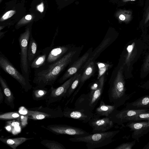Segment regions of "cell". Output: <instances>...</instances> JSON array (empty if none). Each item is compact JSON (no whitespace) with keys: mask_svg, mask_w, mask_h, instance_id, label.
I'll list each match as a JSON object with an SVG mask.
<instances>
[{"mask_svg":"<svg viewBox=\"0 0 149 149\" xmlns=\"http://www.w3.org/2000/svg\"><path fill=\"white\" fill-rule=\"evenodd\" d=\"M76 53L75 51L69 52L58 61L34 69L33 82L36 87L44 88L47 86H53L60 74L71 62Z\"/></svg>","mask_w":149,"mask_h":149,"instance_id":"1","label":"cell"},{"mask_svg":"<svg viewBox=\"0 0 149 149\" xmlns=\"http://www.w3.org/2000/svg\"><path fill=\"white\" fill-rule=\"evenodd\" d=\"M119 130L92 133L81 137L70 138L69 140L73 142H81L86 143L88 149H93L102 147L113 142L114 137L119 132Z\"/></svg>","mask_w":149,"mask_h":149,"instance_id":"2","label":"cell"},{"mask_svg":"<svg viewBox=\"0 0 149 149\" xmlns=\"http://www.w3.org/2000/svg\"><path fill=\"white\" fill-rule=\"evenodd\" d=\"M108 94L110 102L118 108L130 98L132 94H126L124 82L120 72H118L113 81L110 83Z\"/></svg>","mask_w":149,"mask_h":149,"instance_id":"3","label":"cell"},{"mask_svg":"<svg viewBox=\"0 0 149 149\" xmlns=\"http://www.w3.org/2000/svg\"><path fill=\"white\" fill-rule=\"evenodd\" d=\"M31 34L30 30L27 28L24 32L20 35L18 38L20 49V67L22 73L29 81L31 69L28 64V51L29 40Z\"/></svg>","mask_w":149,"mask_h":149,"instance_id":"4","label":"cell"},{"mask_svg":"<svg viewBox=\"0 0 149 149\" xmlns=\"http://www.w3.org/2000/svg\"><path fill=\"white\" fill-rule=\"evenodd\" d=\"M0 66L6 73L17 81L26 92L32 88V86L24 75L20 73L7 58L0 52Z\"/></svg>","mask_w":149,"mask_h":149,"instance_id":"5","label":"cell"},{"mask_svg":"<svg viewBox=\"0 0 149 149\" xmlns=\"http://www.w3.org/2000/svg\"><path fill=\"white\" fill-rule=\"evenodd\" d=\"M26 115L29 118L34 120L55 118L63 116V111L60 106L54 108L42 107L33 108L31 110L28 109Z\"/></svg>","mask_w":149,"mask_h":149,"instance_id":"6","label":"cell"},{"mask_svg":"<svg viewBox=\"0 0 149 149\" xmlns=\"http://www.w3.org/2000/svg\"><path fill=\"white\" fill-rule=\"evenodd\" d=\"M78 74L76 73L65 81L61 86L55 88L51 86L49 89V94L46 99L47 104L60 101L63 97L66 98V95L69 87L76 78Z\"/></svg>","mask_w":149,"mask_h":149,"instance_id":"7","label":"cell"},{"mask_svg":"<svg viewBox=\"0 0 149 149\" xmlns=\"http://www.w3.org/2000/svg\"><path fill=\"white\" fill-rule=\"evenodd\" d=\"M42 127L56 135L64 134L78 137L89 134L81 128L66 125L53 124Z\"/></svg>","mask_w":149,"mask_h":149,"instance_id":"8","label":"cell"},{"mask_svg":"<svg viewBox=\"0 0 149 149\" xmlns=\"http://www.w3.org/2000/svg\"><path fill=\"white\" fill-rule=\"evenodd\" d=\"M149 111V109H124L121 110H115L109 117L114 123L123 125L128 122L129 119L136 115Z\"/></svg>","mask_w":149,"mask_h":149,"instance_id":"9","label":"cell"},{"mask_svg":"<svg viewBox=\"0 0 149 149\" xmlns=\"http://www.w3.org/2000/svg\"><path fill=\"white\" fill-rule=\"evenodd\" d=\"M63 113L64 117L78 120L84 123H88L94 114L89 110L71 108L68 107L64 108Z\"/></svg>","mask_w":149,"mask_h":149,"instance_id":"10","label":"cell"},{"mask_svg":"<svg viewBox=\"0 0 149 149\" xmlns=\"http://www.w3.org/2000/svg\"><path fill=\"white\" fill-rule=\"evenodd\" d=\"M88 123L93 128L92 133L106 132L113 127L114 123L109 117L100 118L94 115Z\"/></svg>","mask_w":149,"mask_h":149,"instance_id":"11","label":"cell"},{"mask_svg":"<svg viewBox=\"0 0 149 149\" xmlns=\"http://www.w3.org/2000/svg\"><path fill=\"white\" fill-rule=\"evenodd\" d=\"M125 126L132 131V138L139 141V139L149 132V120L148 121H131L128 122Z\"/></svg>","mask_w":149,"mask_h":149,"instance_id":"12","label":"cell"},{"mask_svg":"<svg viewBox=\"0 0 149 149\" xmlns=\"http://www.w3.org/2000/svg\"><path fill=\"white\" fill-rule=\"evenodd\" d=\"M89 53H86L83 55L69 67L58 80L59 83H62L77 73V72L88 59Z\"/></svg>","mask_w":149,"mask_h":149,"instance_id":"13","label":"cell"},{"mask_svg":"<svg viewBox=\"0 0 149 149\" xmlns=\"http://www.w3.org/2000/svg\"><path fill=\"white\" fill-rule=\"evenodd\" d=\"M96 89L91 94L90 100V110L93 112L102 95L104 84V77L103 75L99 79Z\"/></svg>","mask_w":149,"mask_h":149,"instance_id":"14","label":"cell"},{"mask_svg":"<svg viewBox=\"0 0 149 149\" xmlns=\"http://www.w3.org/2000/svg\"><path fill=\"white\" fill-rule=\"evenodd\" d=\"M53 47L50 46L38 50L31 63L30 68L35 69L44 65L46 63L48 54Z\"/></svg>","mask_w":149,"mask_h":149,"instance_id":"15","label":"cell"},{"mask_svg":"<svg viewBox=\"0 0 149 149\" xmlns=\"http://www.w3.org/2000/svg\"><path fill=\"white\" fill-rule=\"evenodd\" d=\"M69 49L66 46H53L48 54L46 64L52 63L59 60L67 53Z\"/></svg>","mask_w":149,"mask_h":149,"instance_id":"16","label":"cell"},{"mask_svg":"<svg viewBox=\"0 0 149 149\" xmlns=\"http://www.w3.org/2000/svg\"><path fill=\"white\" fill-rule=\"evenodd\" d=\"M117 108L113 105H111L106 104L102 99L100 101L99 106L96 109L94 115L98 117L104 116L109 117L111 114Z\"/></svg>","mask_w":149,"mask_h":149,"instance_id":"17","label":"cell"},{"mask_svg":"<svg viewBox=\"0 0 149 149\" xmlns=\"http://www.w3.org/2000/svg\"><path fill=\"white\" fill-rule=\"evenodd\" d=\"M0 84L1 87L4 94L5 102L12 109H14L15 107L14 101L15 97L10 90L6 80L1 75H0Z\"/></svg>","mask_w":149,"mask_h":149,"instance_id":"18","label":"cell"},{"mask_svg":"<svg viewBox=\"0 0 149 149\" xmlns=\"http://www.w3.org/2000/svg\"><path fill=\"white\" fill-rule=\"evenodd\" d=\"M125 108L134 109H149V95L143 96L133 102L127 103Z\"/></svg>","mask_w":149,"mask_h":149,"instance_id":"19","label":"cell"},{"mask_svg":"<svg viewBox=\"0 0 149 149\" xmlns=\"http://www.w3.org/2000/svg\"><path fill=\"white\" fill-rule=\"evenodd\" d=\"M91 94L90 92L81 95L77 99L74 104V108L90 110V103Z\"/></svg>","mask_w":149,"mask_h":149,"instance_id":"20","label":"cell"},{"mask_svg":"<svg viewBox=\"0 0 149 149\" xmlns=\"http://www.w3.org/2000/svg\"><path fill=\"white\" fill-rule=\"evenodd\" d=\"M38 45L36 40L31 34L29 40L28 51V60L29 67L34 58L38 50Z\"/></svg>","mask_w":149,"mask_h":149,"instance_id":"21","label":"cell"},{"mask_svg":"<svg viewBox=\"0 0 149 149\" xmlns=\"http://www.w3.org/2000/svg\"><path fill=\"white\" fill-rule=\"evenodd\" d=\"M33 139L24 137L10 139L0 138V140L13 149H16L19 146L26 141Z\"/></svg>","mask_w":149,"mask_h":149,"instance_id":"22","label":"cell"},{"mask_svg":"<svg viewBox=\"0 0 149 149\" xmlns=\"http://www.w3.org/2000/svg\"><path fill=\"white\" fill-rule=\"evenodd\" d=\"M32 97L33 99L36 100H39L46 99L49 93V90L47 88H38L35 87L33 88Z\"/></svg>","mask_w":149,"mask_h":149,"instance_id":"23","label":"cell"},{"mask_svg":"<svg viewBox=\"0 0 149 149\" xmlns=\"http://www.w3.org/2000/svg\"><path fill=\"white\" fill-rule=\"evenodd\" d=\"M111 39L109 37L104 39L99 46L93 52L92 55L89 58L87 63H88L90 61L96 58L100 53L108 46L110 43Z\"/></svg>","mask_w":149,"mask_h":149,"instance_id":"24","label":"cell"},{"mask_svg":"<svg viewBox=\"0 0 149 149\" xmlns=\"http://www.w3.org/2000/svg\"><path fill=\"white\" fill-rule=\"evenodd\" d=\"M40 143L48 149H65V148L62 144L54 141L44 139Z\"/></svg>","mask_w":149,"mask_h":149,"instance_id":"25","label":"cell"},{"mask_svg":"<svg viewBox=\"0 0 149 149\" xmlns=\"http://www.w3.org/2000/svg\"><path fill=\"white\" fill-rule=\"evenodd\" d=\"M81 74H78L69 87L66 95V97L69 98L73 93L80 82Z\"/></svg>","mask_w":149,"mask_h":149,"instance_id":"26","label":"cell"},{"mask_svg":"<svg viewBox=\"0 0 149 149\" xmlns=\"http://www.w3.org/2000/svg\"><path fill=\"white\" fill-rule=\"evenodd\" d=\"M21 115L18 111L8 112L1 114L0 119L5 120L19 119Z\"/></svg>","mask_w":149,"mask_h":149,"instance_id":"27","label":"cell"},{"mask_svg":"<svg viewBox=\"0 0 149 149\" xmlns=\"http://www.w3.org/2000/svg\"><path fill=\"white\" fill-rule=\"evenodd\" d=\"M148 120H149V111L139 113L130 118L128 119V122Z\"/></svg>","mask_w":149,"mask_h":149,"instance_id":"28","label":"cell"},{"mask_svg":"<svg viewBox=\"0 0 149 149\" xmlns=\"http://www.w3.org/2000/svg\"><path fill=\"white\" fill-rule=\"evenodd\" d=\"M97 64L99 70L97 79H99L104 75L106 71L110 67V65L107 63L100 62H97Z\"/></svg>","mask_w":149,"mask_h":149,"instance_id":"29","label":"cell"},{"mask_svg":"<svg viewBox=\"0 0 149 149\" xmlns=\"http://www.w3.org/2000/svg\"><path fill=\"white\" fill-rule=\"evenodd\" d=\"M135 140L134 141L123 143L114 148L115 149H132L136 143Z\"/></svg>","mask_w":149,"mask_h":149,"instance_id":"30","label":"cell"},{"mask_svg":"<svg viewBox=\"0 0 149 149\" xmlns=\"http://www.w3.org/2000/svg\"><path fill=\"white\" fill-rule=\"evenodd\" d=\"M28 117L27 115H21L19 119L21 121V125L23 127L25 126L27 124Z\"/></svg>","mask_w":149,"mask_h":149,"instance_id":"31","label":"cell"},{"mask_svg":"<svg viewBox=\"0 0 149 149\" xmlns=\"http://www.w3.org/2000/svg\"><path fill=\"white\" fill-rule=\"evenodd\" d=\"M15 13V11L13 10H10L7 12L2 17L4 20L7 19L12 17Z\"/></svg>","mask_w":149,"mask_h":149,"instance_id":"32","label":"cell"},{"mask_svg":"<svg viewBox=\"0 0 149 149\" xmlns=\"http://www.w3.org/2000/svg\"><path fill=\"white\" fill-rule=\"evenodd\" d=\"M7 124L11 126L12 128L20 126V123L19 122L17 121H8L7 122Z\"/></svg>","mask_w":149,"mask_h":149,"instance_id":"33","label":"cell"},{"mask_svg":"<svg viewBox=\"0 0 149 149\" xmlns=\"http://www.w3.org/2000/svg\"><path fill=\"white\" fill-rule=\"evenodd\" d=\"M19 113L22 115H26L28 112V109L23 106L20 107L18 111Z\"/></svg>","mask_w":149,"mask_h":149,"instance_id":"34","label":"cell"},{"mask_svg":"<svg viewBox=\"0 0 149 149\" xmlns=\"http://www.w3.org/2000/svg\"><path fill=\"white\" fill-rule=\"evenodd\" d=\"M21 130V129L20 126H17L13 127L11 132L14 134H16L20 132Z\"/></svg>","mask_w":149,"mask_h":149,"instance_id":"35","label":"cell"},{"mask_svg":"<svg viewBox=\"0 0 149 149\" xmlns=\"http://www.w3.org/2000/svg\"><path fill=\"white\" fill-rule=\"evenodd\" d=\"M3 92L1 87L0 88V104L1 103L3 100L4 98Z\"/></svg>","mask_w":149,"mask_h":149,"instance_id":"36","label":"cell"},{"mask_svg":"<svg viewBox=\"0 0 149 149\" xmlns=\"http://www.w3.org/2000/svg\"><path fill=\"white\" fill-rule=\"evenodd\" d=\"M38 9L41 12H43L44 10V4L42 3L40 4L37 7Z\"/></svg>","mask_w":149,"mask_h":149,"instance_id":"37","label":"cell"},{"mask_svg":"<svg viewBox=\"0 0 149 149\" xmlns=\"http://www.w3.org/2000/svg\"><path fill=\"white\" fill-rule=\"evenodd\" d=\"M5 128L7 131H8L9 132H11L13 128L11 126L8 125Z\"/></svg>","mask_w":149,"mask_h":149,"instance_id":"38","label":"cell"},{"mask_svg":"<svg viewBox=\"0 0 149 149\" xmlns=\"http://www.w3.org/2000/svg\"><path fill=\"white\" fill-rule=\"evenodd\" d=\"M119 18L122 21H124L125 19V16L123 14H120L119 16Z\"/></svg>","mask_w":149,"mask_h":149,"instance_id":"39","label":"cell"},{"mask_svg":"<svg viewBox=\"0 0 149 149\" xmlns=\"http://www.w3.org/2000/svg\"><path fill=\"white\" fill-rule=\"evenodd\" d=\"M133 49L132 45H130L127 48V50L128 51L130 52H131Z\"/></svg>","mask_w":149,"mask_h":149,"instance_id":"40","label":"cell"},{"mask_svg":"<svg viewBox=\"0 0 149 149\" xmlns=\"http://www.w3.org/2000/svg\"><path fill=\"white\" fill-rule=\"evenodd\" d=\"M25 18L27 20H30L32 18V16L31 15H28L25 16Z\"/></svg>","mask_w":149,"mask_h":149,"instance_id":"41","label":"cell"},{"mask_svg":"<svg viewBox=\"0 0 149 149\" xmlns=\"http://www.w3.org/2000/svg\"><path fill=\"white\" fill-rule=\"evenodd\" d=\"M143 149H149V142L144 146Z\"/></svg>","mask_w":149,"mask_h":149,"instance_id":"42","label":"cell"},{"mask_svg":"<svg viewBox=\"0 0 149 149\" xmlns=\"http://www.w3.org/2000/svg\"><path fill=\"white\" fill-rule=\"evenodd\" d=\"M131 1H135V0H130Z\"/></svg>","mask_w":149,"mask_h":149,"instance_id":"43","label":"cell"}]
</instances>
